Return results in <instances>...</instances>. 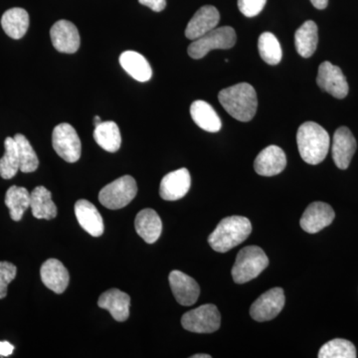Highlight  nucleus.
<instances>
[{
    "label": "nucleus",
    "mask_w": 358,
    "mask_h": 358,
    "mask_svg": "<svg viewBox=\"0 0 358 358\" xmlns=\"http://www.w3.org/2000/svg\"><path fill=\"white\" fill-rule=\"evenodd\" d=\"M296 143L303 162L319 164L329 154L331 138L326 129L315 122H306L296 133Z\"/></svg>",
    "instance_id": "f257e3e1"
},
{
    "label": "nucleus",
    "mask_w": 358,
    "mask_h": 358,
    "mask_svg": "<svg viewBox=\"0 0 358 358\" xmlns=\"http://www.w3.org/2000/svg\"><path fill=\"white\" fill-rule=\"evenodd\" d=\"M218 100L226 112L238 121L249 122L255 117L258 100L252 85L240 83L221 90Z\"/></svg>",
    "instance_id": "f03ea898"
},
{
    "label": "nucleus",
    "mask_w": 358,
    "mask_h": 358,
    "mask_svg": "<svg viewBox=\"0 0 358 358\" xmlns=\"http://www.w3.org/2000/svg\"><path fill=\"white\" fill-rule=\"evenodd\" d=\"M252 224L243 216H230L219 222L208 237V243L214 251L226 253L235 248L250 236Z\"/></svg>",
    "instance_id": "7ed1b4c3"
},
{
    "label": "nucleus",
    "mask_w": 358,
    "mask_h": 358,
    "mask_svg": "<svg viewBox=\"0 0 358 358\" xmlns=\"http://www.w3.org/2000/svg\"><path fill=\"white\" fill-rule=\"evenodd\" d=\"M268 266V259L263 249L247 246L237 254L232 268V278L236 284H245L258 277Z\"/></svg>",
    "instance_id": "20e7f679"
},
{
    "label": "nucleus",
    "mask_w": 358,
    "mask_h": 358,
    "mask_svg": "<svg viewBox=\"0 0 358 358\" xmlns=\"http://www.w3.org/2000/svg\"><path fill=\"white\" fill-rule=\"evenodd\" d=\"M236 32L230 26L215 28L203 36L193 40L192 43L188 47V55L195 60H199L211 50L232 48L236 43Z\"/></svg>",
    "instance_id": "39448f33"
},
{
    "label": "nucleus",
    "mask_w": 358,
    "mask_h": 358,
    "mask_svg": "<svg viewBox=\"0 0 358 358\" xmlns=\"http://www.w3.org/2000/svg\"><path fill=\"white\" fill-rule=\"evenodd\" d=\"M136 193V179L131 176H124L103 187L99 193V200L107 208L117 210L131 203Z\"/></svg>",
    "instance_id": "423d86ee"
},
{
    "label": "nucleus",
    "mask_w": 358,
    "mask_h": 358,
    "mask_svg": "<svg viewBox=\"0 0 358 358\" xmlns=\"http://www.w3.org/2000/svg\"><path fill=\"white\" fill-rule=\"evenodd\" d=\"M181 324L186 331L196 334H212L218 331L221 315L215 305L200 306L185 313L181 317Z\"/></svg>",
    "instance_id": "0eeeda50"
},
{
    "label": "nucleus",
    "mask_w": 358,
    "mask_h": 358,
    "mask_svg": "<svg viewBox=\"0 0 358 358\" xmlns=\"http://www.w3.org/2000/svg\"><path fill=\"white\" fill-rule=\"evenodd\" d=\"M52 145L59 157L65 162L74 164L81 157V141L76 129L67 122L55 127L52 134Z\"/></svg>",
    "instance_id": "6e6552de"
},
{
    "label": "nucleus",
    "mask_w": 358,
    "mask_h": 358,
    "mask_svg": "<svg viewBox=\"0 0 358 358\" xmlns=\"http://www.w3.org/2000/svg\"><path fill=\"white\" fill-rule=\"evenodd\" d=\"M284 289L274 288L268 289L259 296L250 308V315L256 322H268L275 319L285 307Z\"/></svg>",
    "instance_id": "1a4fd4ad"
},
{
    "label": "nucleus",
    "mask_w": 358,
    "mask_h": 358,
    "mask_svg": "<svg viewBox=\"0 0 358 358\" xmlns=\"http://www.w3.org/2000/svg\"><path fill=\"white\" fill-rule=\"evenodd\" d=\"M317 83L320 89L336 99H345L350 90L343 71L329 61L320 65Z\"/></svg>",
    "instance_id": "9d476101"
},
{
    "label": "nucleus",
    "mask_w": 358,
    "mask_h": 358,
    "mask_svg": "<svg viewBox=\"0 0 358 358\" xmlns=\"http://www.w3.org/2000/svg\"><path fill=\"white\" fill-rule=\"evenodd\" d=\"M336 217L333 207L324 202H313L301 218V227L310 234H315L331 225Z\"/></svg>",
    "instance_id": "9b49d317"
},
{
    "label": "nucleus",
    "mask_w": 358,
    "mask_h": 358,
    "mask_svg": "<svg viewBox=\"0 0 358 358\" xmlns=\"http://www.w3.org/2000/svg\"><path fill=\"white\" fill-rule=\"evenodd\" d=\"M52 44L61 53H76L81 44L79 31L74 23L68 20H59L50 30Z\"/></svg>",
    "instance_id": "f8f14e48"
},
{
    "label": "nucleus",
    "mask_w": 358,
    "mask_h": 358,
    "mask_svg": "<svg viewBox=\"0 0 358 358\" xmlns=\"http://www.w3.org/2000/svg\"><path fill=\"white\" fill-rule=\"evenodd\" d=\"M192 186V176L186 169L167 173L159 186V195L166 201H176L185 197Z\"/></svg>",
    "instance_id": "ddd939ff"
},
{
    "label": "nucleus",
    "mask_w": 358,
    "mask_h": 358,
    "mask_svg": "<svg viewBox=\"0 0 358 358\" xmlns=\"http://www.w3.org/2000/svg\"><path fill=\"white\" fill-rule=\"evenodd\" d=\"M169 285L176 300L181 306L189 307L199 300L200 288L199 282L190 275L174 270L169 274Z\"/></svg>",
    "instance_id": "4468645a"
},
{
    "label": "nucleus",
    "mask_w": 358,
    "mask_h": 358,
    "mask_svg": "<svg viewBox=\"0 0 358 358\" xmlns=\"http://www.w3.org/2000/svg\"><path fill=\"white\" fill-rule=\"evenodd\" d=\"M331 150H333V159L336 166L339 169H348L357 150V141L350 129L341 127L336 129Z\"/></svg>",
    "instance_id": "2eb2a0df"
},
{
    "label": "nucleus",
    "mask_w": 358,
    "mask_h": 358,
    "mask_svg": "<svg viewBox=\"0 0 358 358\" xmlns=\"http://www.w3.org/2000/svg\"><path fill=\"white\" fill-rule=\"evenodd\" d=\"M220 21V13L216 7L202 6L193 15L185 29V36L188 39L195 40L203 36L206 33L215 29Z\"/></svg>",
    "instance_id": "dca6fc26"
},
{
    "label": "nucleus",
    "mask_w": 358,
    "mask_h": 358,
    "mask_svg": "<svg viewBox=\"0 0 358 358\" xmlns=\"http://www.w3.org/2000/svg\"><path fill=\"white\" fill-rule=\"evenodd\" d=\"M287 166L284 150L277 145H268L256 157L254 169L262 176H274L281 173Z\"/></svg>",
    "instance_id": "f3484780"
},
{
    "label": "nucleus",
    "mask_w": 358,
    "mask_h": 358,
    "mask_svg": "<svg viewBox=\"0 0 358 358\" xmlns=\"http://www.w3.org/2000/svg\"><path fill=\"white\" fill-rule=\"evenodd\" d=\"M42 282L56 294L64 293L69 285L70 275L67 268L57 259H49L40 268Z\"/></svg>",
    "instance_id": "a211bd4d"
},
{
    "label": "nucleus",
    "mask_w": 358,
    "mask_h": 358,
    "mask_svg": "<svg viewBox=\"0 0 358 358\" xmlns=\"http://www.w3.org/2000/svg\"><path fill=\"white\" fill-rule=\"evenodd\" d=\"M75 214L81 227L91 236L100 237L103 235L105 230L103 217L95 205L88 200H78L75 204Z\"/></svg>",
    "instance_id": "6ab92c4d"
},
{
    "label": "nucleus",
    "mask_w": 358,
    "mask_h": 358,
    "mask_svg": "<svg viewBox=\"0 0 358 358\" xmlns=\"http://www.w3.org/2000/svg\"><path fill=\"white\" fill-rule=\"evenodd\" d=\"M101 308L109 310L117 322H126L129 317L131 298L128 294L117 289H110L101 294L98 301Z\"/></svg>",
    "instance_id": "aec40b11"
},
{
    "label": "nucleus",
    "mask_w": 358,
    "mask_h": 358,
    "mask_svg": "<svg viewBox=\"0 0 358 358\" xmlns=\"http://www.w3.org/2000/svg\"><path fill=\"white\" fill-rule=\"evenodd\" d=\"M136 233L148 244H154L162 232V222L154 209L147 208L138 212L134 220Z\"/></svg>",
    "instance_id": "412c9836"
},
{
    "label": "nucleus",
    "mask_w": 358,
    "mask_h": 358,
    "mask_svg": "<svg viewBox=\"0 0 358 358\" xmlns=\"http://www.w3.org/2000/svg\"><path fill=\"white\" fill-rule=\"evenodd\" d=\"M122 69L138 82H148L152 79V70L147 59L136 51H126L120 56Z\"/></svg>",
    "instance_id": "4be33fe9"
},
{
    "label": "nucleus",
    "mask_w": 358,
    "mask_h": 358,
    "mask_svg": "<svg viewBox=\"0 0 358 358\" xmlns=\"http://www.w3.org/2000/svg\"><path fill=\"white\" fill-rule=\"evenodd\" d=\"M190 115L195 124L203 131L209 133H217L222 127V122L217 113L210 103L204 101H195L190 106Z\"/></svg>",
    "instance_id": "5701e85b"
},
{
    "label": "nucleus",
    "mask_w": 358,
    "mask_h": 358,
    "mask_svg": "<svg viewBox=\"0 0 358 358\" xmlns=\"http://www.w3.org/2000/svg\"><path fill=\"white\" fill-rule=\"evenodd\" d=\"M30 207L35 218L51 220L57 216V207L52 200L51 192L44 186H37L30 193Z\"/></svg>",
    "instance_id": "b1692460"
},
{
    "label": "nucleus",
    "mask_w": 358,
    "mask_h": 358,
    "mask_svg": "<svg viewBox=\"0 0 358 358\" xmlns=\"http://www.w3.org/2000/svg\"><path fill=\"white\" fill-rule=\"evenodd\" d=\"M1 26L11 38H22L29 27V15L25 9L14 7L2 15Z\"/></svg>",
    "instance_id": "393cba45"
},
{
    "label": "nucleus",
    "mask_w": 358,
    "mask_h": 358,
    "mask_svg": "<svg viewBox=\"0 0 358 358\" xmlns=\"http://www.w3.org/2000/svg\"><path fill=\"white\" fill-rule=\"evenodd\" d=\"M319 42L317 26L312 20L306 21L294 33V46L301 57L310 58L317 50Z\"/></svg>",
    "instance_id": "a878e982"
},
{
    "label": "nucleus",
    "mask_w": 358,
    "mask_h": 358,
    "mask_svg": "<svg viewBox=\"0 0 358 358\" xmlns=\"http://www.w3.org/2000/svg\"><path fill=\"white\" fill-rule=\"evenodd\" d=\"M94 138L106 152H115L121 148V131L115 122H102L95 127Z\"/></svg>",
    "instance_id": "bb28decb"
},
{
    "label": "nucleus",
    "mask_w": 358,
    "mask_h": 358,
    "mask_svg": "<svg viewBox=\"0 0 358 358\" xmlns=\"http://www.w3.org/2000/svg\"><path fill=\"white\" fill-rule=\"evenodd\" d=\"M6 205L14 221H20L28 207H30V193L25 187L13 185L6 194Z\"/></svg>",
    "instance_id": "cd10ccee"
},
{
    "label": "nucleus",
    "mask_w": 358,
    "mask_h": 358,
    "mask_svg": "<svg viewBox=\"0 0 358 358\" xmlns=\"http://www.w3.org/2000/svg\"><path fill=\"white\" fill-rule=\"evenodd\" d=\"M4 148L6 152L0 159V176L3 179H11L20 171V155L14 138H6Z\"/></svg>",
    "instance_id": "c85d7f7f"
},
{
    "label": "nucleus",
    "mask_w": 358,
    "mask_h": 358,
    "mask_svg": "<svg viewBox=\"0 0 358 358\" xmlns=\"http://www.w3.org/2000/svg\"><path fill=\"white\" fill-rule=\"evenodd\" d=\"M259 53L261 58L268 65H277L281 62L282 52L279 40L273 33L264 32L259 37Z\"/></svg>",
    "instance_id": "c756f323"
},
{
    "label": "nucleus",
    "mask_w": 358,
    "mask_h": 358,
    "mask_svg": "<svg viewBox=\"0 0 358 358\" xmlns=\"http://www.w3.org/2000/svg\"><path fill=\"white\" fill-rule=\"evenodd\" d=\"M20 155V171L24 173H34L39 166V159L33 150L31 143L23 134H17L14 136Z\"/></svg>",
    "instance_id": "7c9ffc66"
},
{
    "label": "nucleus",
    "mask_w": 358,
    "mask_h": 358,
    "mask_svg": "<svg viewBox=\"0 0 358 358\" xmlns=\"http://www.w3.org/2000/svg\"><path fill=\"white\" fill-rule=\"evenodd\" d=\"M317 357L320 358H355L357 350L350 341L336 338L322 345Z\"/></svg>",
    "instance_id": "2f4dec72"
},
{
    "label": "nucleus",
    "mask_w": 358,
    "mask_h": 358,
    "mask_svg": "<svg viewBox=\"0 0 358 358\" xmlns=\"http://www.w3.org/2000/svg\"><path fill=\"white\" fill-rule=\"evenodd\" d=\"M17 268L13 263L2 261L0 262V300L7 296L8 285L15 279Z\"/></svg>",
    "instance_id": "473e14b6"
},
{
    "label": "nucleus",
    "mask_w": 358,
    "mask_h": 358,
    "mask_svg": "<svg viewBox=\"0 0 358 358\" xmlns=\"http://www.w3.org/2000/svg\"><path fill=\"white\" fill-rule=\"evenodd\" d=\"M267 0H238V8L247 17H254L263 10Z\"/></svg>",
    "instance_id": "72a5a7b5"
},
{
    "label": "nucleus",
    "mask_w": 358,
    "mask_h": 358,
    "mask_svg": "<svg viewBox=\"0 0 358 358\" xmlns=\"http://www.w3.org/2000/svg\"><path fill=\"white\" fill-rule=\"evenodd\" d=\"M138 2L143 6H148L155 13H160L166 6V0H138Z\"/></svg>",
    "instance_id": "f704fd0d"
},
{
    "label": "nucleus",
    "mask_w": 358,
    "mask_h": 358,
    "mask_svg": "<svg viewBox=\"0 0 358 358\" xmlns=\"http://www.w3.org/2000/svg\"><path fill=\"white\" fill-rule=\"evenodd\" d=\"M14 346L8 341H0V357H10L13 355Z\"/></svg>",
    "instance_id": "c9c22d12"
},
{
    "label": "nucleus",
    "mask_w": 358,
    "mask_h": 358,
    "mask_svg": "<svg viewBox=\"0 0 358 358\" xmlns=\"http://www.w3.org/2000/svg\"><path fill=\"white\" fill-rule=\"evenodd\" d=\"M310 2L317 9L327 8V4H329V0H310Z\"/></svg>",
    "instance_id": "e433bc0d"
},
{
    "label": "nucleus",
    "mask_w": 358,
    "mask_h": 358,
    "mask_svg": "<svg viewBox=\"0 0 358 358\" xmlns=\"http://www.w3.org/2000/svg\"><path fill=\"white\" fill-rule=\"evenodd\" d=\"M102 120H101V117H99V115H96L95 119H94V126L96 127L98 124H100L101 122H102Z\"/></svg>",
    "instance_id": "4c0bfd02"
},
{
    "label": "nucleus",
    "mask_w": 358,
    "mask_h": 358,
    "mask_svg": "<svg viewBox=\"0 0 358 358\" xmlns=\"http://www.w3.org/2000/svg\"><path fill=\"white\" fill-rule=\"evenodd\" d=\"M209 355H193L192 358H210Z\"/></svg>",
    "instance_id": "58836bf2"
}]
</instances>
